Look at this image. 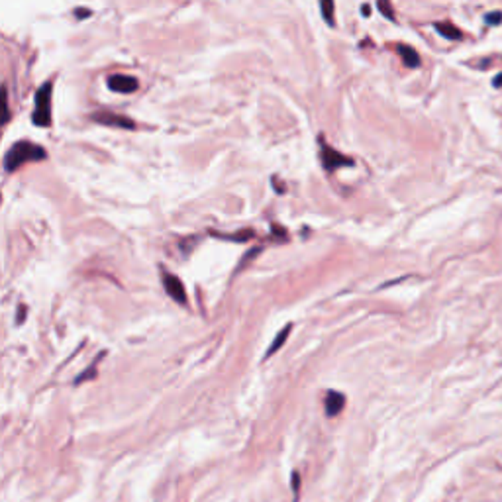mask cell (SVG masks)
<instances>
[{
	"mask_svg": "<svg viewBox=\"0 0 502 502\" xmlns=\"http://www.w3.org/2000/svg\"><path fill=\"white\" fill-rule=\"evenodd\" d=\"M45 157H47V153H45L43 147L36 146L31 142H18L8 149V153L4 157V169L16 171L28 161H42Z\"/></svg>",
	"mask_w": 502,
	"mask_h": 502,
	"instance_id": "obj_1",
	"label": "cell"
},
{
	"mask_svg": "<svg viewBox=\"0 0 502 502\" xmlns=\"http://www.w3.org/2000/svg\"><path fill=\"white\" fill-rule=\"evenodd\" d=\"M52 83H45L36 94V112L33 124L45 128L52 124Z\"/></svg>",
	"mask_w": 502,
	"mask_h": 502,
	"instance_id": "obj_2",
	"label": "cell"
},
{
	"mask_svg": "<svg viewBox=\"0 0 502 502\" xmlns=\"http://www.w3.org/2000/svg\"><path fill=\"white\" fill-rule=\"evenodd\" d=\"M320 157H322V163L328 171H335L337 167H345V165H353V159L335 151L334 147L328 146L322 137H320Z\"/></svg>",
	"mask_w": 502,
	"mask_h": 502,
	"instance_id": "obj_3",
	"label": "cell"
},
{
	"mask_svg": "<svg viewBox=\"0 0 502 502\" xmlns=\"http://www.w3.org/2000/svg\"><path fill=\"white\" fill-rule=\"evenodd\" d=\"M161 279H163L165 291H167V294L173 301H177L178 304H187V293H185V287H183V282H181L178 277L171 275V273L161 271Z\"/></svg>",
	"mask_w": 502,
	"mask_h": 502,
	"instance_id": "obj_4",
	"label": "cell"
},
{
	"mask_svg": "<svg viewBox=\"0 0 502 502\" xmlns=\"http://www.w3.org/2000/svg\"><path fill=\"white\" fill-rule=\"evenodd\" d=\"M137 79L134 77H130V75H112V77H108V89H112L116 93H134L137 91Z\"/></svg>",
	"mask_w": 502,
	"mask_h": 502,
	"instance_id": "obj_5",
	"label": "cell"
},
{
	"mask_svg": "<svg viewBox=\"0 0 502 502\" xmlns=\"http://www.w3.org/2000/svg\"><path fill=\"white\" fill-rule=\"evenodd\" d=\"M96 122L105 126H114V128H128V130H134V122L126 116L114 114V112H98L93 116Z\"/></svg>",
	"mask_w": 502,
	"mask_h": 502,
	"instance_id": "obj_6",
	"label": "cell"
},
{
	"mask_svg": "<svg viewBox=\"0 0 502 502\" xmlns=\"http://www.w3.org/2000/svg\"><path fill=\"white\" fill-rule=\"evenodd\" d=\"M344 406H345L344 395L337 393V390H330L328 397H326V414H328V416H337Z\"/></svg>",
	"mask_w": 502,
	"mask_h": 502,
	"instance_id": "obj_7",
	"label": "cell"
},
{
	"mask_svg": "<svg viewBox=\"0 0 502 502\" xmlns=\"http://www.w3.org/2000/svg\"><path fill=\"white\" fill-rule=\"evenodd\" d=\"M397 52H398V55L402 57V61H404L406 67L416 69V67L420 65V55L414 52L412 47H408V45H402V43H400V45H397Z\"/></svg>",
	"mask_w": 502,
	"mask_h": 502,
	"instance_id": "obj_8",
	"label": "cell"
},
{
	"mask_svg": "<svg viewBox=\"0 0 502 502\" xmlns=\"http://www.w3.org/2000/svg\"><path fill=\"white\" fill-rule=\"evenodd\" d=\"M436 30H438L443 38H448V40H461V38H463L459 28H455L450 22H438V24H436Z\"/></svg>",
	"mask_w": 502,
	"mask_h": 502,
	"instance_id": "obj_9",
	"label": "cell"
},
{
	"mask_svg": "<svg viewBox=\"0 0 502 502\" xmlns=\"http://www.w3.org/2000/svg\"><path fill=\"white\" fill-rule=\"evenodd\" d=\"M289 334H291V326H287V328H284V330H282L281 334H279V335H277V337H275V342H273L271 349H269V351H267V356H265V357L273 356V353H275V351H277V349H279V347H281V344H284V340H287V337H289Z\"/></svg>",
	"mask_w": 502,
	"mask_h": 502,
	"instance_id": "obj_10",
	"label": "cell"
},
{
	"mask_svg": "<svg viewBox=\"0 0 502 502\" xmlns=\"http://www.w3.org/2000/svg\"><path fill=\"white\" fill-rule=\"evenodd\" d=\"M320 8H322V14H324V20L328 22V24H334V2L324 0V2L320 4Z\"/></svg>",
	"mask_w": 502,
	"mask_h": 502,
	"instance_id": "obj_11",
	"label": "cell"
},
{
	"mask_svg": "<svg viewBox=\"0 0 502 502\" xmlns=\"http://www.w3.org/2000/svg\"><path fill=\"white\" fill-rule=\"evenodd\" d=\"M376 8H379V10L383 12V14L387 16L388 20H395V12H393V6H390L388 2H385V0H381V2L376 4Z\"/></svg>",
	"mask_w": 502,
	"mask_h": 502,
	"instance_id": "obj_12",
	"label": "cell"
},
{
	"mask_svg": "<svg viewBox=\"0 0 502 502\" xmlns=\"http://www.w3.org/2000/svg\"><path fill=\"white\" fill-rule=\"evenodd\" d=\"M485 20H487V24H501V22H502V12H489Z\"/></svg>",
	"mask_w": 502,
	"mask_h": 502,
	"instance_id": "obj_13",
	"label": "cell"
},
{
	"mask_svg": "<svg viewBox=\"0 0 502 502\" xmlns=\"http://www.w3.org/2000/svg\"><path fill=\"white\" fill-rule=\"evenodd\" d=\"M293 489H294V494L298 496V489H301V475H296V473H293Z\"/></svg>",
	"mask_w": 502,
	"mask_h": 502,
	"instance_id": "obj_14",
	"label": "cell"
},
{
	"mask_svg": "<svg viewBox=\"0 0 502 502\" xmlns=\"http://www.w3.org/2000/svg\"><path fill=\"white\" fill-rule=\"evenodd\" d=\"M84 14H91V12H89V10H77V16H79V18H86Z\"/></svg>",
	"mask_w": 502,
	"mask_h": 502,
	"instance_id": "obj_15",
	"label": "cell"
},
{
	"mask_svg": "<svg viewBox=\"0 0 502 502\" xmlns=\"http://www.w3.org/2000/svg\"><path fill=\"white\" fill-rule=\"evenodd\" d=\"M494 86H502V73L496 77V83H494Z\"/></svg>",
	"mask_w": 502,
	"mask_h": 502,
	"instance_id": "obj_16",
	"label": "cell"
},
{
	"mask_svg": "<svg viewBox=\"0 0 502 502\" xmlns=\"http://www.w3.org/2000/svg\"><path fill=\"white\" fill-rule=\"evenodd\" d=\"M363 14H365V16H369V6H367V4L363 6Z\"/></svg>",
	"mask_w": 502,
	"mask_h": 502,
	"instance_id": "obj_17",
	"label": "cell"
}]
</instances>
